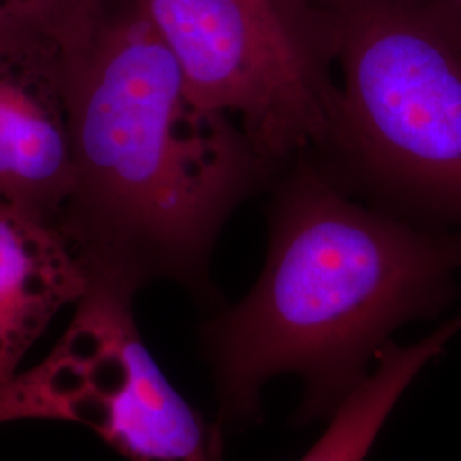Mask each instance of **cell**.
I'll return each instance as SVG.
<instances>
[{
	"label": "cell",
	"instance_id": "1",
	"mask_svg": "<svg viewBox=\"0 0 461 461\" xmlns=\"http://www.w3.org/2000/svg\"><path fill=\"white\" fill-rule=\"evenodd\" d=\"M68 60L74 182L55 222L91 282L175 280L209 297L221 230L280 171L236 118L192 98L135 0H106Z\"/></svg>",
	"mask_w": 461,
	"mask_h": 461
},
{
	"label": "cell",
	"instance_id": "2",
	"mask_svg": "<svg viewBox=\"0 0 461 461\" xmlns=\"http://www.w3.org/2000/svg\"><path fill=\"white\" fill-rule=\"evenodd\" d=\"M264 270L247 296L202 329L221 428L260 419L277 375L304 379L297 419H327L395 330L456 299L461 234L357 200L312 152L274 180Z\"/></svg>",
	"mask_w": 461,
	"mask_h": 461
},
{
	"label": "cell",
	"instance_id": "3",
	"mask_svg": "<svg viewBox=\"0 0 461 461\" xmlns=\"http://www.w3.org/2000/svg\"><path fill=\"white\" fill-rule=\"evenodd\" d=\"M325 76L310 150L350 194L461 234V26L428 0H279Z\"/></svg>",
	"mask_w": 461,
	"mask_h": 461
},
{
	"label": "cell",
	"instance_id": "4",
	"mask_svg": "<svg viewBox=\"0 0 461 461\" xmlns=\"http://www.w3.org/2000/svg\"><path fill=\"white\" fill-rule=\"evenodd\" d=\"M135 294L91 282L49 356L0 383V424H83L131 461H222V428L154 361L133 316Z\"/></svg>",
	"mask_w": 461,
	"mask_h": 461
},
{
	"label": "cell",
	"instance_id": "5",
	"mask_svg": "<svg viewBox=\"0 0 461 461\" xmlns=\"http://www.w3.org/2000/svg\"><path fill=\"white\" fill-rule=\"evenodd\" d=\"M198 104L234 116L282 171L327 132L325 77L279 2L135 0Z\"/></svg>",
	"mask_w": 461,
	"mask_h": 461
},
{
	"label": "cell",
	"instance_id": "6",
	"mask_svg": "<svg viewBox=\"0 0 461 461\" xmlns=\"http://www.w3.org/2000/svg\"><path fill=\"white\" fill-rule=\"evenodd\" d=\"M74 182L66 41L0 36V202L57 221Z\"/></svg>",
	"mask_w": 461,
	"mask_h": 461
},
{
	"label": "cell",
	"instance_id": "7",
	"mask_svg": "<svg viewBox=\"0 0 461 461\" xmlns=\"http://www.w3.org/2000/svg\"><path fill=\"white\" fill-rule=\"evenodd\" d=\"M89 284L87 265L57 222L0 202V383Z\"/></svg>",
	"mask_w": 461,
	"mask_h": 461
},
{
	"label": "cell",
	"instance_id": "8",
	"mask_svg": "<svg viewBox=\"0 0 461 461\" xmlns=\"http://www.w3.org/2000/svg\"><path fill=\"white\" fill-rule=\"evenodd\" d=\"M461 330V313L412 346L390 342L373 371L330 417V426L299 461H364L379 430L426 364Z\"/></svg>",
	"mask_w": 461,
	"mask_h": 461
},
{
	"label": "cell",
	"instance_id": "9",
	"mask_svg": "<svg viewBox=\"0 0 461 461\" xmlns=\"http://www.w3.org/2000/svg\"><path fill=\"white\" fill-rule=\"evenodd\" d=\"M106 0H0L2 34H43L68 43Z\"/></svg>",
	"mask_w": 461,
	"mask_h": 461
},
{
	"label": "cell",
	"instance_id": "10",
	"mask_svg": "<svg viewBox=\"0 0 461 461\" xmlns=\"http://www.w3.org/2000/svg\"><path fill=\"white\" fill-rule=\"evenodd\" d=\"M461 26V0H428Z\"/></svg>",
	"mask_w": 461,
	"mask_h": 461
},
{
	"label": "cell",
	"instance_id": "11",
	"mask_svg": "<svg viewBox=\"0 0 461 461\" xmlns=\"http://www.w3.org/2000/svg\"><path fill=\"white\" fill-rule=\"evenodd\" d=\"M255 2H272V0H255Z\"/></svg>",
	"mask_w": 461,
	"mask_h": 461
}]
</instances>
